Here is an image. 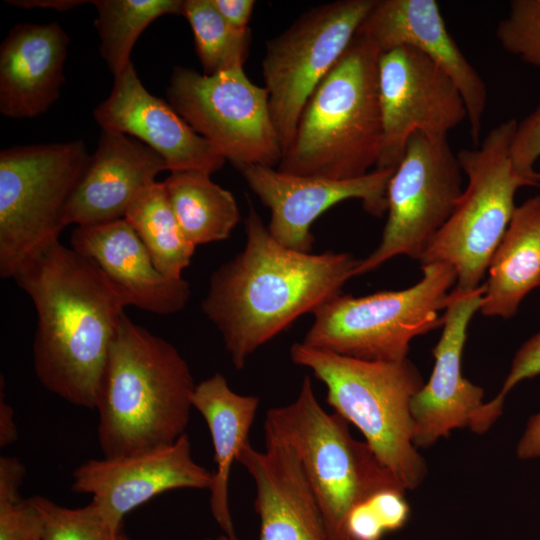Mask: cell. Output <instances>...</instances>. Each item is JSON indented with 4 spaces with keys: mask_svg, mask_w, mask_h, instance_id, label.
Masks as SVG:
<instances>
[{
    "mask_svg": "<svg viewBox=\"0 0 540 540\" xmlns=\"http://www.w3.org/2000/svg\"><path fill=\"white\" fill-rule=\"evenodd\" d=\"M13 279L37 313L33 364L40 383L65 401L95 409L109 349L126 306L100 268L55 241Z\"/></svg>",
    "mask_w": 540,
    "mask_h": 540,
    "instance_id": "cell-1",
    "label": "cell"
},
{
    "mask_svg": "<svg viewBox=\"0 0 540 540\" xmlns=\"http://www.w3.org/2000/svg\"><path fill=\"white\" fill-rule=\"evenodd\" d=\"M245 232L244 249L213 272L201 303L236 369L301 315L340 294L359 261L349 253L281 245L252 206Z\"/></svg>",
    "mask_w": 540,
    "mask_h": 540,
    "instance_id": "cell-2",
    "label": "cell"
},
{
    "mask_svg": "<svg viewBox=\"0 0 540 540\" xmlns=\"http://www.w3.org/2000/svg\"><path fill=\"white\" fill-rule=\"evenodd\" d=\"M195 384L176 347L122 315L98 393L105 458L173 444L187 428Z\"/></svg>",
    "mask_w": 540,
    "mask_h": 540,
    "instance_id": "cell-3",
    "label": "cell"
},
{
    "mask_svg": "<svg viewBox=\"0 0 540 540\" xmlns=\"http://www.w3.org/2000/svg\"><path fill=\"white\" fill-rule=\"evenodd\" d=\"M379 52L356 34L317 86L278 170L347 180L377 165L382 138Z\"/></svg>",
    "mask_w": 540,
    "mask_h": 540,
    "instance_id": "cell-4",
    "label": "cell"
},
{
    "mask_svg": "<svg viewBox=\"0 0 540 540\" xmlns=\"http://www.w3.org/2000/svg\"><path fill=\"white\" fill-rule=\"evenodd\" d=\"M292 361L309 368L327 389V402L363 434L378 460L401 486L414 490L427 475V463L414 445L411 403L424 385L407 358L367 361L295 343Z\"/></svg>",
    "mask_w": 540,
    "mask_h": 540,
    "instance_id": "cell-5",
    "label": "cell"
},
{
    "mask_svg": "<svg viewBox=\"0 0 540 540\" xmlns=\"http://www.w3.org/2000/svg\"><path fill=\"white\" fill-rule=\"evenodd\" d=\"M265 435L287 443L299 458L320 505L328 540H349L350 511L384 489H405L348 422L319 404L308 376L289 405L267 411Z\"/></svg>",
    "mask_w": 540,
    "mask_h": 540,
    "instance_id": "cell-6",
    "label": "cell"
},
{
    "mask_svg": "<svg viewBox=\"0 0 540 540\" xmlns=\"http://www.w3.org/2000/svg\"><path fill=\"white\" fill-rule=\"evenodd\" d=\"M516 126L515 119L501 122L478 148L457 154L467 186L419 260L422 265L451 266L457 276L454 290L467 292L480 286L516 209V191L536 184L513 166L510 149Z\"/></svg>",
    "mask_w": 540,
    "mask_h": 540,
    "instance_id": "cell-7",
    "label": "cell"
},
{
    "mask_svg": "<svg viewBox=\"0 0 540 540\" xmlns=\"http://www.w3.org/2000/svg\"><path fill=\"white\" fill-rule=\"evenodd\" d=\"M423 276L413 286L354 297L338 294L314 312L303 344L367 361L407 359L413 338L443 324L456 285L455 270L443 263L422 265Z\"/></svg>",
    "mask_w": 540,
    "mask_h": 540,
    "instance_id": "cell-8",
    "label": "cell"
},
{
    "mask_svg": "<svg viewBox=\"0 0 540 540\" xmlns=\"http://www.w3.org/2000/svg\"><path fill=\"white\" fill-rule=\"evenodd\" d=\"M89 156L83 140L1 151V278H13L25 262L59 240L64 206Z\"/></svg>",
    "mask_w": 540,
    "mask_h": 540,
    "instance_id": "cell-9",
    "label": "cell"
},
{
    "mask_svg": "<svg viewBox=\"0 0 540 540\" xmlns=\"http://www.w3.org/2000/svg\"><path fill=\"white\" fill-rule=\"evenodd\" d=\"M375 1L339 0L314 7L267 43L262 73L283 153L311 95L342 56Z\"/></svg>",
    "mask_w": 540,
    "mask_h": 540,
    "instance_id": "cell-10",
    "label": "cell"
},
{
    "mask_svg": "<svg viewBox=\"0 0 540 540\" xmlns=\"http://www.w3.org/2000/svg\"><path fill=\"white\" fill-rule=\"evenodd\" d=\"M167 96L173 109L238 170L278 167L283 151L268 92L251 82L243 68L205 75L175 67Z\"/></svg>",
    "mask_w": 540,
    "mask_h": 540,
    "instance_id": "cell-11",
    "label": "cell"
},
{
    "mask_svg": "<svg viewBox=\"0 0 540 540\" xmlns=\"http://www.w3.org/2000/svg\"><path fill=\"white\" fill-rule=\"evenodd\" d=\"M462 169L447 137L413 134L387 187V221L378 247L359 260L353 277L406 255L417 261L455 209Z\"/></svg>",
    "mask_w": 540,
    "mask_h": 540,
    "instance_id": "cell-12",
    "label": "cell"
},
{
    "mask_svg": "<svg viewBox=\"0 0 540 540\" xmlns=\"http://www.w3.org/2000/svg\"><path fill=\"white\" fill-rule=\"evenodd\" d=\"M378 96L382 123L377 170L396 169L410 137H447L467 118L460 91L424 53L401 46L379 55Z\"/></svg>",
    "mask_w": 540,
    "mask_h": 540,
    "instance_id": "cell-13",
    "label": "cell"
},
{
    "mask_svg": "<svg viewBox=\"0 0 540 540\" xmlns=\"http://www.w3.org/2000/svg\"><path fill=\"white\" fill-rule=\"evenodd\" d=\"M213 472L192 458L184 433L171 445L127 456L91 459L73 471L72 490L90 494L120 536L124 517L153 497L174 489H210Z\"/></svg>",
    "mask_w": 540,
    "mask_h": 540,
    "instance_id": "cell-14",
    "label": "cell"
},
{
    "mask_svg": "<svg viewBox=\"0 0 540 540\" xmlns=\"http://www.w3.org/2000/svg\"><path fill=\"white\" fill-rule=\"evenodd\" d=\"M239 171L270 209L267 228L272 237L287 248L311 252L312 224L338 203L359 199L365 211L373 216L387 212V187L395 169H375L347 180L290 174L263 165L244 166Z\"/></svg>",
    "mask_w": 540,
    "mask_h": 540,
    "instance_id": "cell-15",
    "label": "cell"
},
{
    "mask_svg": "<svg viewBox=\"0 0 540 540\" xmlns=\"http://www.w3.org/2000/svg\"><path fill=\"white\" fill-rule=\"evenodd\" d=\"M485 286L450 292L443 314V331L432 350L435 359L429 380L411 403L414 421V445L427 449L455 429L469 428L483 405L484 390L463 376L462 355L467 328L480 310Z\"/></svg>",
    "mask_w": 540,
    "mask_h": 540,
    "instance_id": "cell-16",
    "label": "cell"
},
{
    "mask_svg": "<svg viewBox=\"0 0 540 540\" xmlns=\"http://www.w3.org/2000/svg\"><path fill=\"white\" fill-rule=\"evenodd\" d=\"M379 52L412 47L440 66L457 86L467 109L472 143L480 142L487 87L448 32L434 0H376L357 30Z\"/></svg>",
    "mask_w": 540,
    "mask_h": 540,
    "instance_id": "cell-17",
    "label": "cell"
},
{
    "mask_svg": "<svg viewBox=\"0 0 540 540\" xmlns=\"http://www.w3.org/2000/svg\"><path fill=\"white\" fill-rule=\"evenodd\" d=\"M93 115L101 130L129 135L154 150L171 172L212 174L226 161L170 104L146 90L133 63L114 77L110 95Z\"/></svg>",
    "mask_w": 540,
    "mask_h": 540,
    "instance_id": "cell-18",
    "label": "cell"
},
{
    "mask_svg": "<svg viewBox=\"0 0 540 540\" xmlns=\"http://www.w3.org/2000/svg\"><path fill=\"white\" fill-rule=\"evenodd\" d=\"M165 170V161L144 143L126 134L101 130L97 148L64 206L63 226L124 219L138 195Z\"/></svg>",
    "mask_w": 540,
    "mask_h": 540,
    "instance_id": "cell-19",
    "label": "cell"
},
{
    "mask_svg": "<svg viewBox=\"0 0 540 540\" xmlns=\"http://www.w3.org/2000/svg\"><path fill=\"white\" fill-rule=\"evenodd\" d=\"M264 451L248 442L237 461L256 486L258 540H328L324 517L295 451L265 435Z\"/></svg>",
    "mask_w": 540,
    "mask_h": 540,
    "instance_id": "cell-20",
    "label": "cell"
},
{
    "mask_svg": "<svg viewBox=\"0 0 540 540\" xmlns=\"http://www.w3.org/2000/svg\"><path fill=\"white\" fill-rule=\"evenodd\" d=\"M70 242L72 249L100 268L126 306L169 315L184 309L190 299V284L163 275L125 219L77 226Z\"/></svg>",
    "mask_w": 540,
    "mask_h": 540,
    "instance_id": "cell-21",
    "label": "cell"
},
{
    "mask_svg": "<svg viewBox=\"0 0 540 540\" xmlns=\"http://www.w3.org/2000/svg\"><path fill=\"white\" fill-rule=\"evenodd\" d=\"M69 37L56 23L18 24L0 48V112L11 118L45 113L65 82Z\"/></svg>",
    "mask_w": 540,
    "mask_h": 540,
    "instance_id": "cell-22",
    "label": "cell"
},
{
    "mask_svg": "<svg viewBox=\"0 0 540 540\" xmlns=\"http://www.w3.org/2000/svg\"><path fill=\"white\" fill-rule=\"evenodd\" d=\"M192 405L205 419L214 448L211 514L224 534L237 540L229 508V479L233 462L249 442L259 398L235 393L225 377L216 373L195 386Z\"/></svg>",
    "mask_w": 540,
    "mask_h": 540,
    "instance_id": "cell-23",
    "label": "cell"
},
{
    "mask_svg": "<svg viewBox=\"0 0 540 540\" xmlns=\"http://www.w3.org/2000/svg\"><path fill=\"white\" fill-rule=\"evenodd\" d=\"M488 270L481 313L513 317L524 297L540 286L539 195L516 207Z\"/></svg>",
    "mask_w": 540,
    "mask_h": 540,
    "instance_id": "cell-24",
    "label": "cell"
},
{
    "mask_svg": "<svg viewBox=\"0 0 540 540\" xmlns=\"http://www.w3.org/2000/svg\"><path fill=\"white\" fill-rule=\"evenodd\" d=\"M210 176L204 171H174L163 181L179 226L195 247L229 238L240 220L232 193Z\"/></svg>",
    "mask_w": 540,
    "mask_h": 540,
    "instance_id": "cell-25",
    "label": "cell"
},
{
    "mask_svg": "<svg viewBox=\"0 0 540 540\" xmlns=\"http://www.w3.org/2000/svg\"><path fill=\"white\" fill-rule=\"evenodd\" d=\"M124 219L147 248L155 267L169 278H183L195 251L184 236L162 182H154L133 201Z\"/></svg>",
    "mask_w": 540,
    "mask_h": 540,
    "instance_id": "cell-26",
    "label": "cell"
},
{
    "mask_svg": "<svg viewBox=\"0 0 540 540\" xmlns=\"http://www.w3.org/2000/svg\"><path fill=\"white\" fill-rule=\"evenodd\" d=\"M95 26L99 33V52L115 76L132 62L130 55L141 33L157 18L183 15V0H96Z\"/></svg>",
    "mask_w": 540,
    "mask_h": 540,
    "instance_id": "cell-27",
    "label": "cell"
},
{
    "mask_svg": "<svg viewBox=\"0 0 540 540\" xmlns=\"http://www.w3.org/2000/svg\"><path fill=\"white\" fill-rule=\"evenodd\" d=\"M183 16L192 28L205 75L243 68L251 40L249 28L232 27L211 0H185Z\"/></svg>",
    "mask_w": 540,
    "mask_h": 540,
    "instance_id": "cell-28",
    "label": "cell"
},
{
    "mask_svg": "<svg viewBox=\"0 0 540 540\" xmlns=\"http://www.w3.org/2000/svg\"><path fill=\"white\" fill-rule=\"evenodd\" d=\"M25 475L19 459L0 457V540H42V515L20 493Z\"/></svg>",
    "mask_w": 540,
    "mask_h": 540,
    "instance_id": "cell-29",
    "label": "cell"
},
{
    "mask_svg": "<svg viewBox=\"0 0 540 540\" xmlns=\"http://www.w3.org/2000/svg\"><path fill=\"white\" fill-rule=\"evenodd\" d=\"M43 518L42 540H131L118 535L91 500L81 508H67L47 497H30Z\"/></svg>",
    "mask_w": 540,
    "mask_h": 540,
    "instance_id": "cell-30",
    "label": "cell"
},
{
    "mask_svg": "<svg viewBox=\"0 0 540 540\" xmlns=\"http://www.w3.org/2000/svg\"><path fill=\"white\" fill-rule=\"evenodd\" d=\"M496 37L505 51L540 68V0H512Z\"/></svg>",
    "mask_w": 540,
    "mask_h": 540,
    "instance_id": "cell-31",
    "label": "cell"
},
{
    "mask_svg": "<svg viewBox=\"0 0 540 540\" xmlns=\"http://www.w3.org/2000/svg\"><path fill=\"white\" fill-rule=\"evenodd\" d=\"M538 375H540V331L516 352L500 391L478 409L469 429L476 434L486 433L502 415L508 393L517 384Z\"/></svg>",
    "mask_w": 540,
    "mask_h": 540,
    "instance_id": "cell-32",
    "label": "cell"
},
{
    "mask_svg": "<svg viewBox=\"0 0 540 540\" xmlns=\"http://www.w3.org/2000/svg\"><path fill=\"white\" fill-rule=\"evenodd\" d=\"M510 153L515 170L531 180L534 164L540 158V104L517 122Z\"/></svg>",
    "mask_w": 540,
    "mask_h": 540,
    "instance_id": "cell-33",
    "label": "cell"
},
{
    "mask_svg": "<svg viewBox=\"0 0 540 540\" xmlns=\"http://www.w3.org/2000/svg\"><path fill=\"white\" fill-rule=\"evenodd\" d=\"M402 489H384L367 499L386 532L403 528L409 520L410 507Z\"/></svg>",
    "mask_w": 540,
    "mask_h": 540,
    "instance_id": "cell-34",
    "label": "cell"
},
{
    "mask_svg": "<svg viewBox=\"0 0 540 540\" xmlns=\"http://www.w3.org/2000/svg\"><path fill=\"white\" fill-rule=\"evenodd\" d=\"M346 532L349 540H382L387 533L367 500L350 511Z\"/></svg>",
    "mask_w": 540,
    "mask_h": 540,
    "instance_id": "cell-35",
    "label": "cell"
},
{
    "mask_svg": "<svg viewBox=\"0 0 540 540\" xmlns=\"http://www.w3.org/2000/svg\"><path fill=\"white\" fill-rule=\"evenodd\" d=\"M224 20L237 29H248L255 1L253 0H211Z\"/></svg>",
    "mask_w": 540,
    "mask_h": 540,
    "instance_id": "cell-36",
    "label": "cell"
},
{
    "mask_svg": "<svg viewBox=\"0 0 540 540\" xmlns=\"http://www.w3.org/2000/svg\"><path fill=\"white\" fill-rule=\"evenodd\" d=\"M516 455L521 460L540 459V410L529 417L516 445Z\"/></svg>",
    "mask_w": 540,
    "mask_h": 540,
    "instance_id": "cell-37",
    "label": "cell"
},
{
    "mask_svg": "<svg viewBox=\"0 0 540 540\" xmlns=\"http://www.w3.org/2000/svg\"><path fill=\"white\" fill-rule=\"evenodd\" d=\"M0 448H6L18 438L14 410L6 402L3 388L0 392Z\"/></svg>",
    "mask_w": 540,
    "mask_h": 540,
    "instance_id": "cell-38",
    "label": "cell"
},
{
    "mask_svg": "<svg viewBox=\"0 0 540 540\" xmlns=\"http://www.w3.org/2000/svg\"><path fill=\"white\" fill-rule=\"evenodd\" d=\"M12 5H16L24 8H33V7H46L53 8L59 11H67L78 5L85 3H91V1L83 0H21V1H7Z\"/></svg>",
    "mask_w": 540,
    "mask_h": 540,
    "instance_id": "cell-39",
    "label": "cell"
},
{
    "mask_svg": "<svg viewBox=\"0 0 540 540\" xmlns=\"http://www.w3.org/2000/svg\"><path fill=\"white\" fill-rule=\"evenodd\" d=\"M531 180L534 181L535 183H538L540 182V172H534L532 175H531Z\"/></svg>",
    "mask_w": 540,
    "mask_h": 540,
    "instance_id": "cell-40",
    "label": "cell"
},
{
    "mask_svg": "<svg viewBox=\"0 0 540 540\" xmlns=\"http://www.w3.org/2000/svg\"><path fill=\"white\" fill-rule=\"evenodd\" d=\"M207 540H230V539H229V537L227 535L224 534V535H220V536H218L216 538H209Z\"/></svg>",
    "mask_w": 540,
    "mask_h": 540,
    "instance_id": "cell-41",
    "label": "cell"
}]
</instances>
